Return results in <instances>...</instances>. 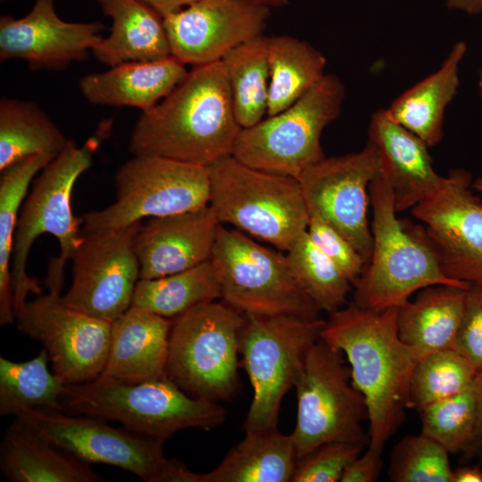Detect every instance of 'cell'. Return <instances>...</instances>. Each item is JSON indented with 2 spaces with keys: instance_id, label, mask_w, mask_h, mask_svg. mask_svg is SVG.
Here are the masks:
<instances>
[{
  "instance_id": "1",
  "label": "cell",
  "mask_w": 482,
  "mask_h": 482,
  "mask_svg": "<svg viewBox=\"0 0 482 482\" xmlns=\"http://www.w3.org/2000/svg\"><path fill=\"white\" fill-rule=\"evenodd\" d=\"M241 129L219 61L193 67L166 97L142 112L129 150L209 167L232 155Z\"/></svg>"
},
{
  "instance_id": "2",
  "label": "cell",
  "mask_w": 482,
  "mask_h": 482,
  "mask_svg": "<svg viewBox=\"0 0 482 482\" xmlns=\"http://www.w3.org/2000/svg\"><path fill=\"white\" fill-rule=\"evenodd\" d=\"M397 310L377 312L351 303L330 313L320 336L347 357L353 384L368 408L369 445L382 449L404 419L419 361L398 336Z\"/></svg>"
},
{
  "instance_id": "3",
  "label": "cell",
  "mask_w": 482,
  "mask_h": 482,
  "mask_svg": "<svg viewBox=\"0 0 482 482\" xmlns=\"http://www.w3.org/2000/svg\"><path fill=\"white\" fill-rule=\"evenodd\" d=\"M101 139L96 134L81 146L69 139L33 181L14 234L11 273L15 314L27 303L29 294L42 295L38 280L27 272V262L32 245L44 233L54 236L60 245L58 256L48 262L45 285L49 292L60 294L62 289L65 264L81 240V221L71 210L72 189L79 177L91 166Z\"/></svg>"
},
{
  "instance_id": "4",
  "label": "cell",
  "mask_w": 482,
  "mask_h": 482,
  "mask_svg": "<svg viewBox=\"0 0 482 482\" xmlns=\"http://www.w3.org/2000/svg\"><path fill=\"white\" fill-rule=\"evenodd\" d=\"M369 195L372 251L353 284V303L380 312L401 306L429 286L470 287L444 274L425 228L397 218L391 189L379 171L370 184Z\"/></svg>"
},
{
  "instance_id": "5",
  "label": "cell",
  "mask_w": 482,
  "mask_h": 482,
  "mask_svg": "<svg viewBox=\"0 0 482 482\" xmlns=\"http://www.w3.org/2000/svg\"><path fill=\"white\" fill-rule=\"evenodd\" d=\"M61 403L68 414L117 420L164 441L183 429L216 428L227 416L218 402L194 397L169 378L132 383L99 376L67 385Z\"/></svg>"
},
{
  "instance_id": "6",
  "label": "cell",
  "mask_w": 482,
  "mask_h": 482,
  "mask_svg": "<svg viewBox=\"0 0 482 482\" xmlns=\"http://www.w3.org/2000/svg\"><path fill=\"white\" fill-rule=\"evenodd\" d=\"M210 205L220 223L287 252L307 230L299 180L253 168L233 155L208 167Z\"/></svg>"
},
{
  "instance_id": "7",
  "label": "cell",
  "mask_w": 482,
  "mask_h": 482,
  "mask_svg": "<svg viewBox=\"0 0 482 482\" xmlns=\"http://www.w3.org/2000/svg\"><path fill=\"white\" fill-rule=\"evenodd\" d=\"M245 315L226 303H202L173 320L167 377L188 395L229 400L238 392Z\"/></svg>"
},
{
  "instance_id": "8",
  "label": "cell",
  "mask_w": 482,
  "mask_h": 482,
  "mask_svg": "<svg viewBox=\"0 0 482 482\" xmlns=\"http://www.w3.org/2000/svg\"><path fill=\"white\" fill-rule=\"evenodd\" d=\"M345 96L341 79L325 74L288 108L242 129L232 155L253 168L298 179L326 157L321 135L340 115Z\"/></svg>"
},
{
  "instance_id": "9",
  "label": "cell",
  "mask_w": 482,
  "mask_h": 482,
  "mask_svg": "<svg viewBox=\"0 0 482 482\" xmlns=\"http://www.w3.org/2000/svg\"><path fill=\"white\" fill-rule=\"evenodd\" d=\"M343 355L320 338L306 353L294 386L297 415L291 436L297 461L329 442H347L363 448L370 444L362 426L369 419L367 404L350 382L351 370Z\"/></svg>"
},
{
  "instance_id": "10",
  "label": "cell",
  "mask_w": 482,
  "mask_h": 482,
  "mask_svg": "<svg viewBox=\"0 0 482 482\" xmlns=\"http://www.w3.org/2000/svg\"><path fill=\"white\" fill-rule=\"evenodd\" d=\"M211 262L221 299L243 314L319 319L320 311L296 284L282 251L220 224Z\"/></svg>"
},
{
  "instance_id": "11",
  "label": "cell",
  "mask_w": 482,
  "mask_h": 482,
  "mask_svg": "<svg viewBox=\"0 0 482 482\" xmlns=\"http://www.w3.org/2000/svg\"><path fill=\"white\" fill-rule=\"evenodd\" d=\"M244 315L239 351L253 396L243 428L245 431L277 429L282 399L295 386L306 353L320 339L325 321L292 315Z\"/></svg>"
},
{
  "instance_id": "12",
  "label": "cell",
  "mask_w": 482,
  "mask_h": 482,
  "mask_svg": "<svg viewBox=\"0 0 482 482\" xmlns=\"http://www.w3.org/2000/svg\"><path fill=\"white\" fill-rule=\"evenodd\" d=\"M116 200L87 212L84 230L123 228L210 204L208 167L158 155H133L115 174Z\"/></svg>"
},
{
  "instance_id": "13",
  "label": "cell",
  "mask_w": 482,
  "mask_h": 482,
  "mask_svg": "<svg viewBox=\"0 0 482 482\" xmlns=\"http://www.w3.org/2000/svg\"><path fill=\"white\" fill-rule=\"evenodd\" d=\"M15 419L84 462L115 466L146 482H162L171 463L163 453L164 440L112 427L104 419L45 408L23 411Z\"/></svg>"
},
{
  "instance_id": "14",
  "label": "cell",
  "mask_w": 482,
  "mask_h": 482,
  "mask_svg": "<svg viewBox=\"0 0 482 482\" xmlns=\"http://www.w3.org/2000/svg\"><path fill=\"white\" fill-rule=\"evenodd\" d=\"M140 225L84 230L71 259V287L62 296L67 306L109 322L131 306L140 278L135 251Z\"/></svg>"
},
{
  "instance_id": "15",
  "label": "cell",
  "mask_w": 482,
  "mask_h": 482,
  "mask_svg": "<svg viewBox=\"0 0 482 482\" xmlns=\"http://www.w3.org/2000/svg\"><path fill=\"white\" fill-rule=\"evenodd\" d=\"M17 328L47 352L52 371L66 385L101 376L109 354L112 322L67 306L58 293L37 295L16 312Z\"/></svg>"
},
{
  "instance_id": "16",
  "label": "cell",
  "mask_w": 482,
  "mask_h": 482,
  "mask_svg": "<svg viewBox=\"0 0 482 482\" xmlns=\"http://www.w3.org/2000/svg\"><path fill=\"white\" fill-rule=\"evenodd\" d=\"M473 190L469 171L451 170L441 187L411 212L425 224L444 274L482 286V199Z\"/></svg>"
},
{
  "instance_id": "17",
  "label": "cell",
  "mask_w": 482,
  "mask_h": 482,
  "mask_svg": "<svg viewBox=\"0 0 482 482\" xmlns=\"http://www.w3.org/2000/svg\"><path fill=\"white\" fill-rule=\"evenodd\" d=\"M378 171L377 150L368 141L357 153L325 157L298 179L309 214L335 228L367 262L373 242L367 217L369 187Z\"/></svg>"
},
{
  "instance_id": "18",
  "label": "cell",
  "mask_w": 482,
  "mask_h": 482,
  "mask_svg": "<svg viewBox=\"0 0 482 482\" xmlns=\"http://www.w3.org/2000/svg\"><path fill=\"white\" fill-rule=\"evenodd\" d=\"M270 13L247 0H196L162 18L171 56L195 67L219 62L262 36Z\"/></svg>"
},
{
  "instance_id": "19",
  "label": "cell",
  "mask_w": 482,
  "mask_h": 482,
  "mask_svg": "<svg viewBox=\"0 0 482 482\" xmlns=\"http://www.w3.org/2000/svg\"><path fill=\"white\" fill-rule=\"evenodd\" d=\"M101 22H70L56 13L54 0H36L30 12L0 18V60H25L31 70H61L83 62L102 40Z\"/></svg>"
},
{
  "instance_id": "20",
  "label": "cell",
  "mask_w": 482,
  "mask_h": 482,
  "mask_svg": "<svg viewBox=\"0 0 482 482\" xmlns=\"http://www.w3.org/2000/svg\"><path fill=\"white\" fill-rule=\"evenodd\" d=\"M220 222L209 204L140 225L135 251L140 278H155L192 269L211 260Z\"/></svg>"
},
{
  "instance_id": "21",
  "label": "cell",
  "mask_w": 482,
  "mask_h": 482,
  "mask_svg": "<svg viewBox=\"0 0 482 482\" xmlns=\"http://www.w3.org/2000/svg\"><path fill=\"white\" fill-rule=\"evenodd\" d=\"M368 136L397 212L412 209L441 187L445 176L435 170L428 145L390 120L385 110L372 114Z\"/></svg>"
},
{
  "instance_id": "22",
  "label": "cell",
  "mask_w": 482,
  "mask_h": 482,
  "mask_svg": "<svg viewBox=\"0 0 482 482\" xmlns=\"http://www.w3.org/2000/svg\"><path fill=\"white\" fill-rule=\"evenodd\" d=\"M172 322L131 305L112 322L110 350L101 376L132 383L168 378Z\"/></svg>"
},
{
  "instance_id": "23",
  "label": "cell",
  "mask_w": 482,
  "mask_h": 482,
  "mask_svg": "<svg viewBox=\"0 0 482 482\" xmlns=\"http://www.w3.org/2000/svg\"><path fill=\"white\" fill-rule=\"evenodd\" d=\"M186 65L169 56L149 62H129L79 79V89L93 104L135 107L148 111L187 76Z\"/></svg>"
},
{
  "instance_id": "24",
  "label": "cell",
  "mask_w": 482,
  "mask_h": 482,
  "mask_svg": "<svg viewBox=\"0 0 482 482\" xmlns=\"http://www.w3.org/2000/svg\"><path fill=\"white\" fill-rule=\"evenodd\" d=\"M0 469L10 482H100L84 462L14 420L0 444Z\"/></svg>"
},
{
  "instance_id": "25",
  "label": "cell",
  "mask_w": 482,
  "mask_h": 482,
  "mask_svg": "<svg viewBox=\"0 0 482 482\" xmlns=\"http://www.w3.org/2000/svg\"><path fill=\"white\" fill-rule=\"evenodd\" d=\"M112 21L111 33L92 54L113 67L129 62H149L171 55L163 18L141 0H96Z\"/></svg>"
},
{
  "instance_id": "26",
  "label": "cell",
  "mask_w": 482,
  "mask_h": 482,
  "mask_svg": "<svg viewBox=\"0 0 482 482\" xmlns=\"http://www.w3.org/2000/svg\"><path fill=\"white\" fill-rule=\"evenodd\" d=\"M466 291L455 286H429L419 290L414 300L398 307V336L419 360L436 351L453 349Z\"/></svg>"
},
{
  "instance_id": "27",
  "label": "cell",
  "mask_w": 482,
  "mask_h": 482,
  "mask_svg": "<svg viewBox=\"0 0 482 482\" xmlns=\"http://www.w3.org/2000/svg\"><path fill=\"white\" fill-rule=\"evenodd\" d=\"M466 51L464 41L456 42L436 71L405 90L385 110L390 120L428 147L443 139L445 108L457 93L460 64Z\"/></svg>"
},
{
  "instance_id": "28",
  "label": "cell",
  "mask_w": 482,
  "mask_h": 482,
  "mask_svg": "<svg viewBox=\"0 0 482 482\" xmlns=\"http://www.w3.org/2000/svg\"><path fill=\"white\" fill-rule=\"evenodd\" d=\"M296 462L291 434L245 431L220 463L204 473V482H291Z\"/></svg>"
},
{
  "instance_id": "29",
  "label": "cell",
  "mask_w": 482,
  "mask_h": 482,
  "mask_svg": "<svg viewBox=\"0 0 482 482\" xmlns=\"http://www.w3.org/2000/svg\"><path fill=\"white\" fill-rule=\"evenodd\" d=\"M270 89L267 116L288 108L326 74L327 60L309 42L280 35L267 37Z\"/></svg>"
},
{
  "instance_id": "30",
  "label": "cell",
  "mask_w": 482,
  "mask_h": 482,
  "mask_svg": "<svg viewBox=\"0 0 482 482\" xmlns=\"http://www.w3.org/2000/svg\"><path fill=\"white\" fill-rule=\"evenodd\" d=\"M68 140L36 103L1 99L0 171L36 154L55 158Z\"/></svg>"
},
{
  "instance_id": "31",
  "label": "cell",
  "mask_w": 482,
  "mask_h": 482,
  "mask_svg": "<svg viewBox=\"0 0 482 482\" xmlns=\"http://www.w3.org/2000/svg\"><path fill=\"white\" fill-rule=\"evenodd\" d=\"M221 298L220 286L211 260L167 276L139 279L131 305L174 320L202 303Z\"/></svg>"
},
{
  "instance_id": "32",
  "label": "cell",
  "mask_w": 482,
  "mask_h": 482,
  "mask_svg": "<svg viewBox=\"0 0 482 482\" xmlns=\"http://www.w3.org/2000/svg\"><path fill=\"white\" fill-rule=\"evenodd\" d=\"M54 158L36 154L1 171L0 179V324L15 320L12 259L19 210L34 177Z\"/></svg>"
},
{
  "instance_id": "33",
  "label": "cell",
  "mask_w": 482,
  "mask_h": 482,
  "mask_svg": "<svg viewBox=\"0 0 482 482\" xmlns=\"http://www.w3.org/2000/svg\"><path fill=\"white\" fill-rule=\"evenodd\" d=\"M220 61L239 125L242 129L255 125L268 111L270 70L267 37L262 35L235 47Z\"/></svg>"
},
{
  "instance_id": "34",
  "label": "cell",
  "mask_w": 482,
  "mask_h": 482,
  "mask_svg": "<svg viewBox=\"0 0 482 482\" xmlns=\"http://www.w3.org/2000/svg\"><path fill=\"white\" fill-rule=\"evenodd\" d=\"M47 352L16 362L0 357V414L16 416L29 409L63 411L61 397L66 384L48 370Z\"/></svg>"
},
{
  "instance_id": "35",
  "label": "cell",
  "mask_w": 482,
  "mask_h": 482,
  "mask_svg": "<svg viewBox=\"0 0 482 482\" xmlns=\"http://www.w3.org/2000/svg\"><path fill=\"white\" fill-rule=\"evenodd\" d=\"M286 256L296 284L320 312L332 313L345 306L352 282L307 231L298 237Z\"/></svg>"
},
{
  "instance_id": "36",
  "label": "cell",
  "mask_w": 482,
  "mask_h": 482,
  "mask_svg": "<svg viewBox=\"0 0 482 482\" xmlns=\"http://www.w3.org/2000/svg\"><path fill=\"white\" fill-rule=\"evenodd\" d=\"M477 371L454 349L431 353L416 363L410 379L408 408L424 406L462 392Z\"/></svg>"
},
{
  "instance_id": "37",
  "label": "cell",
  "mask_w": 482,
  "mask_h": 482,
  "mask_svg": "<svg viewBox=\"0 0 482 482\" xmlns=\"http://www.w3.org/2000/svg\"><path fill=\"white\" fill-rule=\"evenodd\" d=\"M421 433L442 445L450 453L473 456L476 432V398L473 383L454 395L420 411Z\"/></svg>"
},
{
  "instance_id": "38",
  "label": "cell",
  "mask_w": 482,
  "mask_h": 482,
  "mask_svg": "<svg viewBox=\"0 0 482 482\" xmlns=\"http://www.w3.org/2000/svg\"><path fill=\"white\" fill-rule=\"evenodd\" d=\"M449 452L428 436L407 435L390 454L388 476L393 482H452Z\"/></svg>"
},
{
  "instance_id": "39",
  "label": "cell",
  "mask_w": 482,
  "mask_h": 482,
  "mask_svg": "<svg viewBox=\"0 0 482 482\" xmlns=\"http://www.w3.org/2000/svg\"><path fill=\"white\" fill-rule=\"evenodd\" d=\"M362 449L347 442L320 445L297 461L291 482L341 481L346 467Z\"/></svg>"
},
{
  "instance_id": "40",
  "label": "cell",
  "mask_w": 482,
  "mask_h": 482,
  "mask_svg": "<svg viewBox=\"0 0 482 482\" xmlns=\"http://www.w3.org/2000/svg\"><path fill=\"white\" fill-rule=\"evenodd\" d=\"M307 233L313 243L352 282L362 274L367 261L335 228L316 214H310Z\"/></svg>"
},
{
  "instance_id": "41",
  "label": "cell",
  "mask_w": 482,
  "mask_h": 482,
  "mask_svg": "<svg viewBox=\"0 0 482 482\" xmlns=\"http://www.w3.org/2000/svg\"><path fill=\"white\" fill-rule=\"evenodd\" d=\"M453 349L478 372L482 370V286L466 291L464 311Z\"/></svg>"
},
{
  "instance_id": "42",
  "label": "cell",
  "mask_w": 482,
  "mask_h": 482,
  "mask_svg": "<svg viewBox=\"0 0 482 482\" xmlns=\"http://www.w3.org/2000/svg\"><path fill=\"white\" fill-rule=\"evenodd\" d=\"M383 449L369 445L368 449L357 456L345 469L341 482H374L383 468Z\"/></svg>"
},
{
  "instance_id": "43",
  "label": "cell",
  "mask_w": 482,
  "mask_h": 482,
  "mask_svg": "<svg viewBox=\"0 0 482 482\" xmlns=\"http://www.w3.org/2000/svg\"><path fill=\"white\" fill-rule=\"evenodd\" d=\"M473 389L476 398V432L473 446V456L482 453V370L478 372L474 381Z\"/></svg>"
},
{
  "instance_id": "44",
  "label": "cell",
  "mask_w": 482,
  "mask_h": 482,
  "mask_svg": "<svg viewBox=\"0 0 482 482\" xmlns=\"http://www.w3.org/2000/svg\"><path fill=\"white\" fill-rule=\"evenodd\" d=\"M164 17L179 11L196 0H141Z\"/></svg>"
},
{
  "instance_id": "45",
  "label": "cell",
  "mask_w": 482,
  "mask_h": 482,
  "mask_svg": "<svg viewBox=\"0 0 482 482\" xmlns=\"http://www.w3.org/2000/svg\"><path fill=\"white\" fill-rule=\"evenodd\" d=\"M452 482H482V470L478 466H460L453 470Z\"/></svg>"
},
{
  "instance_id": "46",
  "label": "cell",
  "mask_w": 482,
  "mask_h": 482,
  "mask_svg": "<svg viewBox=\"0 0 482 482\" xmlns=\"http://www.w3.org/2000/svg\"><path fill=\"white\" fill-rule=\"evenodd\" d=\"M447 8L470 15L482 12V0H445Z\"/></svg>"
},
{
  "instance_id": "47",
  "label": "cell",
  "mask_w": 482,
  "mask_h": 482,
  "mask_svg": "<svg viewBox=\"0 0 482 482\" xmlns=\"http://www.w3.org/2000/svg\"><path fill=\"white\" fill-rule=\"evenodd\" d=\"M249 2L271 8H281L287 5L289 0H247Z\"/></svg>"
},
{
  "instance_id": "48",
  "label": "cell",
  "mask_w": 482,
  "mask_h": 482,
  "mask_svg": "<svg viewBox=\"0 0 482 482\" xmlns=\"http://www.w3.org/2000/svg\"><path fill=\"white\" fill-rule=\"evenodd\" d=\"M472 187L475 191H478L482 195V177H479L472 181Z\"/></svg>"
},
{
  "instance_id": "49",
  "label": "cell",
  "mask_w": 482,
  "mask_h": 482,
  "mask_svg": "<svg viewBox=\"0 0 482 482\" xmlns=\"http://www.w3.org/2000/svg\"><path fill=\"white\" fill-rule=\"evenodd\" d=\"M478 85L479 93L482 96V71H480L479 72V79H478Z\"/></svg>"
}]
</instances>
